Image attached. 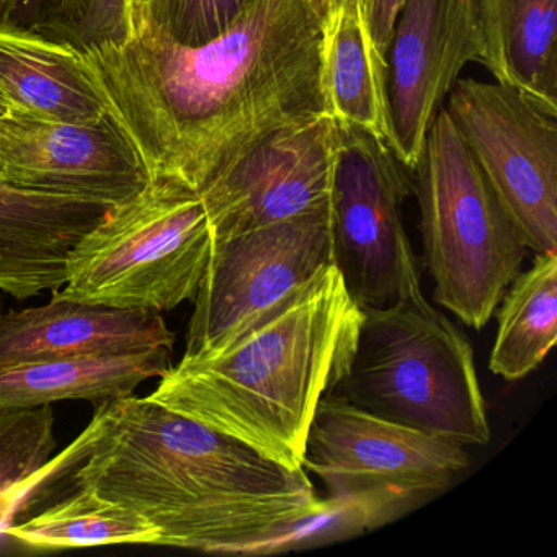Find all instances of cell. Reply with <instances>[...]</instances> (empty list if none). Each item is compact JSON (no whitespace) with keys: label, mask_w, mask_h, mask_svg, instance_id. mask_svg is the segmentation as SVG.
Here are the masks:
<instances>
[{"label":"cell","mask_w":557,"mask_h":557,"mask_svg":"<svg viewBox=\"0 0 557 557\" xmlns=\"http://www.w3.org/2000/svg\"><path fill=\"white\" fill-rule=\"evenodd\" d=\"M322 22L324 0H250L223 35L187 47L129 0L125 38L81 53L149 181L200 194L267 136L327 113Z\"/></svg>","instance_id":"1"},{"label":"cell","mask_w":557,"mask_h":557,"mask_svg":"<svg viewBox=\"0 0 557 557\" xmlns=\"http://www.w3.org/2000/svg\"><path fill=\"white\" fill-rule=\"evenodd\" d=\"M70 482L132 508L161 531L159 546L265 556L329 541L331 504L305 469H289L151 397L103 400L70 448L18 498Z\"/></svg>","instance_id":"2"},{"label":"cell","mask_w":557,"mask_h":557,"mask_svg":"<svg viewBox=\"0 0 557 557\" xmlns=\"http://www.w3.org/2000/svg\"><path fill=\"white\" fill-rule=\"evenodd\" d=\"M361 318L337 267H321L207 350L184 355L149 397L302 468L309 426L350 367Z\"/></svg>","instance_id":"3"},{"label":"cell","mask_w":557,"mask_h":557,"mask_svg":"<svg viewBox=\"0 0 557 557\" xmlns=\"http://www.w3.org/2000/svg\"><path fill=\"white\" fill-rule=\"evenodd\" d=\"M334 393L446 442H491L471 342L423 293L363 309L350 367Z\"/></svg>","instance_id":"4"},{"label":"cell","mask_w":557,"mask_h":557,"mask_svg":"<svg viewBox=\"0 0 557 557\" xmlns=\"http://www.w3.org/2000/svg\"><path fill=\"white\" fill-rule=\"evenodd\" d=\"M413 194L433 299L481 331L497 311L528 247L495 197L445 107L433 120Z\"/></svg>","instance_id":"5"},{"label":"cell","mask_w":557,"mask_h":557,"mask_svg":"<svg viewBox=\"0 0 557 557\" xmlns=\"http://www.w3.org/2000/svg\"><path fill=\"white\" fill-rule=\"evenodd\" d=\"M210 223L200 194L149 181L113 205L67 262L58 296L89 305L165 312L194 301L210 260Z\"/></svg>","instance_id":"6"},{"label":"cell","mask_w":557,"mask_h":557,"mask_svg":"<svg viewBox=\"0 0 557 557\" xmlns=\"http://www.w3.org/2000/svg\"><path fill=\"white\" fill-rule=\"evenodd\" d=\"M302 469L351 534L377 530L445 494L469 468L466 446L397 425L348 403L322 397L306 436Z\"/></svg>","instance_id":"7"},{"label":"cell","mask_w":557,"mask_h":557,"mask_svg":"<svg viewBox=\"0 0 557 557\" xmlns=\"http://www.w3.org/2000/svg\"><path fill=\"white\" fill-rule=\"evenodd\" d=\"M338 126L329 198L334 265L355 302L383 308L420 295V269L404 224L409 169L357 126Z\"/></svg>","instance_id":"8"},{"label":"cell","mask_w":557,"mask_h":557,"mask_svg":"<svg viewBox=\"0 0 557 557\" xmlns=\"http://www.w3.org/2000/svg\"><path fill=\"white\" fill-rule=\"evenodd\" d=\"M445 109L524 246L557 252V116L471 77L456 81Z\"/></svg>","instance_id":"9"},{"label":"cell","mask_w":557,"mask_h":557,"mask_svg":"<svg viewBox=\"0 0 557 557\" xmlns=\"http://www.w3.org/2000/svg\"><path fill=\"white\" fill-rule=\"evenodd\" d=\"M331 263L329 208L213 239L194 299L185 355L207 350Z\"/></svg>","instance_id":"10"},{"label":"cell","mask_w":557,"mask_h":557,"mask_svg":"<svg viewBox=\"0 0 557 557\" xmlns=\"http://www.w3.org/2000/svg\"><path fill=\"white\" fill-rule=\"evenodd\" d=\"M337 122L312 116L267 136L200 191L213 239L327 210Z\"/></svg>","instance_id":"11"},{"label":"cell","mask_w":557,"mask_h":557,"mask_svg":"<svg viewBox=\"0 0 557 557\" xmlns=\"http://www.w3.org/2000/svg\"><path fill=\"white\" fill-rule=\"evenodd\" d=\"M478 0H406L387 50L391 151L412 171L466 64L482 63Z\"/></svg>","instance_id":"12"},{"label":"cell","mask_w":557,"mask_h":557,"mask_svg":"<svg viewBox=\"0 0 557 557\" xmlns=\"http://www.w3.org/2000/svg\"><path fill=\"white\" fill-rule=\"evenodd\" d=\"M0 184L120 205L149 184L133 143L107 115L92 125L0 116Z\"/></svg>","instance_id":"13"},{"label":"cell","mask_w":557,"mask_h":557,"mask_svg":"<svg viewBox=\"0 0 557 557\" xmlns=\"http://www.w3.org/2000/svg\"><path fill=\"white\" fill-rule=\"evenodd\" d=\"M174 342L162 312L89 305L57 293L47 305L0 312V364L159 347L174 350Z\"/></svg>","instance_id":"14"},{"label":"cell","mask_w":557,"mask_h":557,"mask_svg":"<svg viewBox=\"0 0 557 557\" xmlns=\"http://www.w3.org/2000/svg\"><path fill=\"white\" fill-rule=\"evenodd\" d=\"M112 207L0 184V292L24 301L64 286L71 253Z\"/></svg>","instance_id":"15"},{"label":"cell","mask_w":557,"mask_h":557,"mask_svg":"<svg viewBox=\"0 0 557 557\" xmlns=\"http://www.w3.org/2000/svg\"><path fill=\"white\" fill-rule=\"evenodd\" d=\"M0 92L18 115L74 125L109 115L79 48L17 25L0 24Z\"/></svg>","instance_id":"16"},{"label":"cell","mask_w":557,"mask_h":557,"mask_svg":"<svg viewBox=\"0 0 557 557\" xmlns=\"http://www.w3.org/2000/svg\"><path fill=\"white\" fill-rule=\"evenodd\" d=\"M387 61L377 51L361 0H324L322 86L327 113L389 146Z\"/></svg>","instance_id":"17"},{"label":"cell","mask_w":557,"mask_h":557,"mask_svg":"<svg viewBox=\"0 0 557 557\" xmlns=\"http://www.w3.org/2000/svg\"><path fill=\"white\" fill-rule=\"evenodd\" d=\"M484 53L495 83L557 116V0H478Z\"/></svg>","instance_id":"18"},{"label":"cell","mask_w":557,"mask_h":557,"mask_svg":"<svg viewBox=\"0 0 557 557\" xmlns=\"http://www.w3.org/2000/svg\"><path fill=\"white\" fill-rule=\"evenodd\" d=\"M171 367L172 348L164 347L0 364V407L120 399L145 381L164 376Z\"/></svg>","instance_id":"19"},{"label":"cell","mask_w":557,"mask_h":557,"mask_svg":"<svg viewBox=\"0 0 557 557\" xmlns=\"http://www.w3.org/2000/svg\"><path fill=\"white\" fill-rule=\"evenodd\" d=\"M488 370L507 381L533 373L557 342V252L536 253L497 306Z\"/></svg>","instance_id":"20"},{"label":"cell","mask_w":557,"mask_h":557,"mask_svg":"<svg viewBox=\"0 0 557 557\" xmlns=\"http://www.w3.org/2000/svg\"><path fill=\"white\" fill-rule=\"evenodd\" d=\"M0 533L35 550L161 544L159 528L138 511L87 491H73L35 517L11 521Z\"/></svg>","instance_id":"21"},{"label":"cell","mask_w":557,"mask_h":557,"mask_svg":"<svg viewBox=\"0 0 557 557\" xmlns=\"http://www.w3.org/2000/svg\"><path fill=\"white\" fill-rule=\"evenodd\" d=\"M53 406L0 407V530L32 479L53 459Z\"/></svg>","instance_id":"22"},{"label":"cell","mask_w":557,"mask_h":557,"mask_svg":"<svg viewBox=\"0 0 557 557\" xmlns=\"http://www.w3.org/2000/svg\"><path fill=\"white\" fill-rule=\"evenodd\" d=\"M30 17V30L79 50L122 41L128 32L129 0H15L0 24Z\"/></svg>","instance_id":"23"},{"label":"cell","mask_w":557,"mask_h":557,"mask_svg":"<svg viewBox=\"0 0 557 557\" xmlns=\"http://www.w3.org/2000/svg\"><path fill=\"white\" fill-rule=\"evenodd\" d=\"M250 0H152L156 24L178 44L200 47L223 35Z\"/></svg>","instance_id":"24"},{"label":"cell","mask_w":557,"mask_h":557,"mask_svg":"<svg viewBox=\"0 0 557 557\" xmlns=\"http://www.w3.org/2000/svg\"><path fill=\"white\" fill-rule=\"evenodd\" d=\"M377 51L386 58L397 15L406 0H361Z\"/></svg>","instance_id":"25"},{"label":"cell","mask_w":557,"mask_h":557,"mask_svg":"<svg viewBox=\"0 0 557 557\" xmlns=\"http://www.w3.org/2000/svg\"><path fill=\"white\" fill-rule=\"evenodd\" d=\"M15 0H0V21L8 17L9 12L14 8Z\"/></svg>","instance_id":"26"},{"label":"cell","mask_w":557,"mask_h":557,"mask_svg":"<svg viewBox=\"0 0 557 557\" xmlns=\"http://www.w3.org/2000/svg\"><path fill=\"white\" fill-rule=\"evenodd\" d=\"M11 113V103L5 99L4 94L0 92V116L8 115Z\"/></svg>","instance_id":"27"},{"label":"cell","mask_w":557,"mask_h":557,"mask_svg":"<svg viewBox=\"0 0 557 557\" xmlns=\"http://www.w3.org/2000/svg\"><path fill=\"white\" fill-rule=\"evenodd\" d=\"M133 2H143V4H149L152 0H133Z\"/></svg>","instance_id":"28"}]
</instances>
